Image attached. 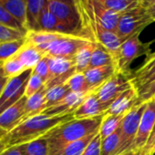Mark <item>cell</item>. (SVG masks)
Returning <instances> with one entry per match:
<instances>
[{
  "mask_svg": "<svg viewBox=\"0 0 155 155\" xmlns=\"http://www.w3.org/2000/svg\"><path fill=\"white\" fill-rule=\"evenodd\" d=\"M74 119L73 114L65 116H48L39 114L29 118L8 132L4 137L8 147L21 145L46 135L56 126Z\"/></svg>",
  "mask_w": 155,
  "mask_h": 155,
  "instance_id": "obj_2",
  "label": "cell"
},
{
  "mask_svg": "<svg viewBox=\"0 0 155 155\" xmlns=\"http://www.w3.org/2000/svg\"><path fill=\"white\" fill-rule=\"evenodd\" d=\"M0 155H23L22 146L16 145V146L8 147Z\"/></svg>",
  "mask_w": 155,
  "mask_h": 155,
  "instance_id": "obj_40",
  "label": "cell"
},
{
  "mask_svg": "<svg viewBox=\"0 0 155 155\" xmlns=\"http://www.w3.org/2000/svg\"><path fill=\"white\" fill-rule=\"evenodd\" d=\"M136 90L140 103L155 99V79Z\"/></svg>",
  "mask_w": 155,
  "mask_h": 155,
  "instance_id": "obj_37",
  "label": "cell"
},
{
  "mask_svg": "<svg viewBox=\"0 0 155 155\" xmlns=\"http://www.w3.org/2000/svg\"><path fill=\"white\" fill-rule=\"evenodd\" d=\"M32 69H27L19 76L9 79L0 96V114L19 101L24 96Z\"/></svg>",
  "mask_w": 155,
  "mask_h": 155,
  "instance_id": "obj_7",
  "label": "cell"
},
{
  "mask_svg": "<svg viewBox=\"0 0 155 155\" xmlns=\"http://www.w3.org/2000/svg\"><path fill=\"white\" fill-rule=\"evenodd\" d=\"M147 10H148L149 14L150 15L151 18L153 19V21L155 22V1L152 4H150V6L147 7Z\"/></svg>",
  "mask_w": 155,
  "mask_h": 155,
  "instance_id": "obj_42",
  "label": "cell"
},
{
  "mask_svg": "<svg viewBox=\"0 0 155 155\" xmlns=\"http://www.w3.org/2000/svg\"><path fill=\"white\" fill-rule=\"evenodd\" d=\"M102 117L72 119L53 128L43 136L48 141L49 155H58L68 144L98 132Z\"/></svg>",
  "mask_w": 155,
  "mask_h": 155,
  "instance_id": "obj_1",
  "label": "cell"
},
{
  "mask_svg": "<svg viewBox=\"0 0 155 155\" xmlns=\"http://www.w3.org/2000/svg\"><path fill=\"white\" fill-rule=\"evenodd\" d=\"M28 33L18 31L0 24V42L14 41L26 38Z\"/></svg>",
  "mask_w": 155,
  "mask_h": 155,
  "instance_id": "obj_35",
  "label": "cell"
},
{
  "mask_svg": "<svg viewBox=\"0 0 155 155\" xmlns=\"http://www.w3.org/2000/svg\"><path fill=\"white\" fill-rule=\"evenodd\" d=\"M150 44L151 42L142 43L140 39V34H136L123 41L115 57L117 71L129 77L131 72L130 64L135 58L142 55H150Z\"/></svg>",
  "mask_w": 155,
  "mask_h": 155,
  "instance_id": "obj_4",
  "label": "cell"
},
{
  "mask_svg": "<svg viewBox=\"0 0 155 155\" xmlns=\"http://www.w3.org/2000/svg\"><path fill=\"white\" fill-rule=\"evenodd\" d=\"M107 111L95 92L89 94L73 112L74 119H90L103 116Z\"/></svg>",
  "mask_w": 155,
  "mask_h": 155,
  "instance_id": "obj_14",
  "label": "cell"
},
{
  "mask_svg": "<svg viewBox=\"0 0 155 155\" xmlns=\"http://www.w3.org/2000/svg\"><path fill=\"white\" fill-rule=\"evenodd\" d=\"M23 155H49L48 141L44 137L21 144Z\"/></svg>",
  "mask_w": 155,
  "mask_h": 155,
  "instance_id": "obj_28",
  "label": "cell"
},
{
  "mask_svg": "<svg viewBox=\"0 0 155 155\" xmlns=\"http://www.w3.org/2000/svg\"><path fill=\"white\" fill-rule=\"evenodd\" d=\"M6 134H7V132H6L5 130H3L0 129V139L4 138V137L6 136Z\"/></svg>",
  "mask_w": 155,
  "mask_h": 155,
  "instance_id": "obj_48",
  "label": "cell"
},
{
  "mask_svg": "<svg viewBox=\"0 0 155 155\" xmlns=\"http://www.w3.org/2000/svg\"><path fill=\"white\" fill-rule=\"evenodd\" d=\"M48 58L49 66V76L45 84L47 89H50L54 86L66 83L69 78L76 73L74 58Z\"/></svg>",
  "mask_w": 155,
  "mask_h": 155,
  "instance_id": "obj_9",
  "label": "cell"
},
{
  "mask_svg": "<svg viewBox=\"0 0 155 155\" xmlns=\"http://www.w3.org/2000/svg\"><path fill=\"white\" fill-rule=\"evenodd\" d=\"M91 41L94 40L82 37L65 35L50 43L44 54L48 57L74 58L78 51Z\"/></svg>",
  "mask_w": 155,
  "mask_h": 155,
  "instance_id": "obj_8",
  "label": "cell"
},
{
  "mask_svg": "<svg viewBox=\"0 0 155 155\" xmlns=\"http://www.w3.org/2000/svg\"><path fill=\"white\" fill-rule=\"evenodd\" d=\"M47 90L48 89L46 88V86H44L38 92L28 98L25 107V115H24L23 121L34 116L39 115L45 110Z\"/></svg>",
  "mask_w": 155,
  "mask_h": 155,
  "instance_id": "obj_20",
  "label": "cell"
},
{
  "mask_svg": "<svg viewBox=\"0 0 155 155\" xmlns=\"http://www.w3.org/2000/svg\"><path fill=\"white\" fill-rule=\"evenodd\" d=\"M8 81H9V79L5 75V73L2 69V67L0 66V96H1V94H2L7 83L8 82Z\"/></svg>",
  "mask_w": 155,
  "mask_h": 155,
  "instance_id": "obj_41",
  "label": "cell"
},
{
  "mask_svg": "<svg viewBox=\"0 0 155 155\" xmlns=\"http://www.w3.org/2000/svg\"><path fill=\"white\" fill-rule=\"evenodd\" d=\"M155 123V99L147 101L146 108L142 114L137 135L131 146V150L141 151L150 139Z\"/></svg>",
  "mask_w": 155,
  "mask_h": 155,
  "instance_id": "obj_10",
  "label": "cell"
},
{
  "mask_svg": "<svg viewBox=\"0 0 155 155\" xmlns=\"http://www.w3.org/2000/svg\"><path fill=\"white\" fill-rule=\"evenodd\" d=\"M70 90L67 83H62L57 86H54L47 90L46 92V101H45V110L56 105L61 100H63L68 93Z\"/></svg>",
  "mask_w": 155,
  "mask_h": 155,
  "instance_id": "obj_26",
  "label": "cell"
},
{
  "mask_svg": "<svg viewBox=\"0 0 155 155\" xmlns=\"http://www.w3.org/2000/svg\"><path fill=\"white\" fill-rule=\"evenodd\" d=\"M0 24L18 31H22L25 33L28 32L26 27L1 5H0Z\"/></svg>",
  "mask_w": 155,
  "mask_h": 155,
  "instance_id": "obj_33",
  "label": "cell"
},
{
  "mask_svg": "<svg viewBox=\"0 0 155 155\" xmlns=\"http://www.w3.org/2000/svg\"><path fill=\"white\" fill-rule=\"evenodd\" d=\"M104 7L109 8L110 10H112L117 13H123L125 11H128L130 9H132L134 8H137L138 6L141 5V2H136V3H128L123 0H98Z\"/></svg>",
  "mask_w": 155,
  "mask_h": 155,
  "instance_id": "obj_34",
  "label": "cell"
},
{
  "mask_svg": "<svg viewBox=\"0 0 155 155\" xmlns=\"http://www.w3.org/2000/svg\"><path fill=\"white\" fill-rule=\"evenodd\" d=\"M27 7V28L34 31L42 10L46 8L47 0H25Z\"/></svg>",
  "mask_w": 155,
  "mask_h": 155,
  "instance_id": "obj_21",
  "label": "cell"
},
{
  "mask_svg": "<svg viewBox=\"0 0 155 155\" xmlns=\"http://www.w3.org/2000/svg\"><path fill=\"white\" fill-rule=\"evenodd\" d=\"M123 1L128 2V3H136V2H141L142 3V0H123Z\"/></svg>",
  "mask_w": 155,
  "mask_h": 155,
  "instance_id": "obj_47",
  "label": "cell"
},
{
  "mask_svg": "<svg viewBox=\"0 0 155 155\" xmlns=\"http://www.w3.org/2000/svg\"><path fill=\"white\" fill-rule=\"evenodd\" d=\"M7 148H8V144H7L5 139L4 138L0 139V154H1Z\"/></svg>",
  "mask_w": 155,
  "mask_h": 155,
  "instance_id": "obj_43",
  "label": "cell"
},
{
  "mask_svg": "<svg viewBox=\"0 0 155 155\" xmlns=\"http://www.w3.org/2000/svg\"><path fill=\"white\" fill-rule=\"evenodd\" d=\"M152 22L154 21L149 14L147 8L141 4L121 14L116 33L122 41H125L136 34H140Z\"/></svg>",
  "mask_w": 155,
  "mask_h": 155,
  "instance_id": "obj_3",
  "label": "cell"
},
{
  "mask_svg": "<svg viewBox=\"0 0 155 155\" xmlns=\"http://www.w3.org/2000/svg\"><path fill=\"white\" fill-rule=\"evenodd\" d=\"M125 115H109L104 114L102 117V121L99 130V134L101 140L113 134L121 125Z\"/></svg>",
  "mask_w": 155,
  "mask_h": 155,
  "instance_id": "obj_24",
  "label": "cell"
},
{
  "mask_svg": "<svg viewBox=\"0 0 155 155\" xmlns=\"http://www.w3.org/2000/svg\"><path fill=\"white\" fill-rule=\"evenodd\" d=\"M101 139L98 132V134L90 141L82 155H101Z\"/></svg>",
  "mask_w": 155,
  "mask_h": 155,
  "instance_id": "obj_39",
  "label": "cell"
},
{
  "mask_svg": "<svg viewBox=\"0 0 155 155\" xmlns=\"http://www.w3.org/2000/svg\"><path fill=\"white\" fill-rule=\"evenodd\" d=\"M153 134H155V123H154V127H153V130H152L151 135H153ZM151 135H150V136H151Z\"/></svg>",
  "mask_w": 155,
  "mask_h": 155,
  "instance_id": "obj_50",
  "label": "cell"
},
{
  "mask_svg": "<svg viewBox=\"0 0 155 155\" xmlns=\"http://www.w3.org/2000/svg\"><path fill=\"white\" fill-rule=\"evenodd\" d=\"M153 42H155V38H154V39H153V40L151 41V43H153Z\"/></svg>",
  "mask_w": 155,
  "mask_h": 155,
  "instance_id": "obj_51",
  "label": "cell"
},
{
  "mask_svg": "<svg viewBox=\"0 0 155 155\" xmlns=\"http://www.w3.org/2000/svg\"><path fill=\"white\" fill-rule=\"evenodd\" d=\"M1 67L5 75L8 79H12V78L19 76L20 74L27 70L22 62L18 59V58L16 55L8 58V60L4 61Z\"/></svg>",
  "mask_w": 155,
  "mask_h": 155,
  "instance_id": "obj_32",
  "label": "cell"
},
{
  "mask_svg": "<svg viewBox=\"0 0 155 155\" xmlns=\"http://www.w3.org/2000/svg\"><path fill=\"white\" fill-rule=\"evenodd\" d=\"M98 132L91 134L83 139H81L79 140H76V141L68 144L58 155H82L86 147L90 143V141L98 134Z\"/></svg>",
  "mask_w": 155,
  "mask_h": 155,
  "instance_id": "obj_30",
  "label": "cell"
},
{
  "mask_svg": "<svg viewBox=\"0 0 155 155\" xmlns=\"http://www.w3.org/2000/svg\"><path fill=\"white\" fill-rule=\"evenodd\" d=\"M65 35L66 34L46 31H28L26 36V41L37 47L44 54L46 48L50 43L60 38Z\"/></svg>",
  "mask_w": 155,
  "mask_h": 155,
  "instance_id": "obj_18",
  "label": "cell"
},
{
  "mask_svg": "<svg viewBox=\"0 0 155 155\" xmlns=\"http://www.w3.org/2000/svg\"><path fill=\"white\" fill-rule=\"evenodd\" d=\"M96 41H91L82 47L74 57L76 72L84 73L90 67L92 52L95 48Z\"/></svg>",
  "mask_w": 155,
  "mask_h": 155,
  "instance_id": "obj_22",
  "label": "cell"
},
{
  "mask_svg": "<svg viewBox=\"0 0 155 155\" xmlns=\"http://www.w3.org/2000/svg\"><path fill=\"white\" fill-rule=\"evenodd\" d=\"M27 100L28 98L24 96L19 101L0 114V129L8 133L23 122Z\"/></svg>",
  "mask_w": 155,
  "mask_h": 155,
  "instance_id": "obj_12",
  "label": "cell"
},
{
  "mask_svg": "<svg viewBox=\"0 0 155 155\" xmlns=\"http://www.w3.org/2000/svg\"><path fill=\"white\" fill-rule=\"evenodd\" d=\"M146 105L147 102L140 103L124 116L120 125V142L116 155H123L130 151Z\"/></svg>",
  "mask_w": 155,
  "mask_h": 155,
  "instance_id": "obj_5",
  "label": "cell"
},
{
  "mask_svg": "<svg viewBox=\"0 0 155 155\" xmlns=\"http://www.w3.org/2000/svg\"><path fill=\"white\" fill-rule=\"evenodd\" d=\"M132 87L133 85L127 75L116 72L110 79H109L95 91V93L108 110L111 103L121 93Z\"/></svg>",
  "mask_w": 155,
  "mask_h": 155,
  "instance_id": "obj_6",
  "label": "cell"
},
{
  "mask_svg": "<svg viewBox=\"0 0 155 155\" xmlns=\"http://www.w3.org/2000/svg\"><path fill=\"white\" fill-rule=\"evenodd\" d=\"M0 5L16 17L27 28V7L25 0H0Z\"/></svg>",
  "mask_w": 155,
  "mask_h": 155,
  "instance_id": "obj_25",
  "label": "cell"
},
{
  "mask_svg": "<svg viewBox=\"0 0 155 155\" xmlns=\"http://www.w3.org/2000/svg\"><path fill=\"white\" fill-rule=\"evenodd\" d=\"M22 62L26 69H33L45 55L34 45L26 41L25 45L16 55Z\"/></svg>",
  "mask_w": 155,
  "mask_h": 155,
  "instance_id": "obj_19",
  "label": "cell"
},
{
  "mask_svg": "<svg viewBox=\"0 0 155 155\" xmlns=\"http://www.w3.org/2000/svg\"><path fill=\"white\" fill-rule=\"evenodd\" d=\"M120 142V127L113 134L101 140V155H116Z\"/></svg>",
  "mask_w": 155,
  "mask_h": 155,
  "instance_id": "obj_31",
  "label": "cell"
},
{
  "mask_svg": "<svg viewBox=\"0 0 155 155\" xmlns=\"http://www.w3.org/2000/svg\"><path fill=\"white\" fill-rule=\"evenodd\" d=\"M154 1H155V0H142V3H143V5L147 8L148 6H150V4H152Z\"/></svg>",
  "mask_w": 155,
  "mask_h": 155,
  "instance_id": "obj_44",
  "label": "cell"
},
{
  "mask_svg": "<svg viewBox=\"0 0 155 155\" xmlns=\"http://www.w3.org/2000/svg\"><path fill=\"white\" fill-rule=\"evenodd\" d=\"M154 154H155V146H154V147H153L146 155H154Z\"/></svg>",
  "mask_w": 155,
  "mask_h": 155,
  "instance_id": "obj_49",
  "label": "cell"
},
{
  "mask_svg": "<svg viewBox=\"0 0 155 155\" xmlns=\"http://www.w3.org/2000/svg\"><path fill=\"white\" fill-rule=\"evenodd\" d=\"M116 72L118 71L114 65H108L100 68H89L84 72V76L90 88L93 91H96Z\"/></svg>",
  "mask_w": 155,
  "mask_h": 155,
  "instance_id": "obj_16",
  "label": "cell"
},
{
  "mask_svg": "<svg viewBox=\"0 0 155 155\" xmlns=\"http://www.w3.org/2000/svg\"><path fill=\"white\" fill-rule=\"evenodd\" d=\"M26 43V38L14 41L0 42V66L8 58L17 55Z\"/></svg>",
  "mask_w": 155,
  "mask_h": 155,
  "instance_id": "obj_27",
  "label": "cell"
},
{
  "mask_svg": "<svg viewBox=\"0 0 155 155\" xmlns=\"http://www.w3.org/2000/svg\"><path fill=\"white\" fill-rule=\"evenodd\" d=\"M137 90L132 87L121 93L110 106L105 114L109 115H126L136 105L140 104Z\"/></svg>",
  "mask_w": 155,
  "mask_h": 155,
  "instance_id": "obj_15",
  "label": "cell"
},
{
  "mask_svg": "<svg viewBox=\"0 0 155 155\" xmlns=\"http://www.w3.org/2000/svg\"><path fill=\"white\" fill-rule=\"evenodd\" d=\"M34 31H46V32H54V33H61L66 35H71L68 28L61 23L48 8H46L42 10L36 29ZM73 36V35H71Z\"/></svg>",
  "mask_w": 155,
  "mask_h": 155,
  "instance_id": "obj_17",
  "label": "cell"
},
{
  "mask_svg": "<svg viewBox=\"0 0 155 155\" xmlns=\"http://www.w3.org/2000/svg\"><path fill=\"white\" fill-rule=\"evenodd\" d=\"M44 86H45V82L43 81V80L40 77H38V75H36L32 72L29 80L28 81L27 87H26L25 96L27 98L31 97L32 95L38 92Z\"/></svg>",
  "mask_w": 155,
  "mask_h": 155,
  "instance_id": "obj_36",
  "label": "cell"
},
{
  "mask_svg": "<svg viewBox=\"0 0 155 155\" xmlns=\"http://www.w3.org/2000/svg\"><path fill=\"white\" fill-rule=\"evenodd\" d=\"M108 65H114L116 67L114 56L102 45L96 42V46L92 52L89 68H100V67L108 66Z\"/></svg>",
  "mask_w": 155,
  "mask_h": 155,
  "instance_id": "obj_23",
  "label": "cell"
},
{
  "mask_svg": "<svg viewBox=\"0 0 155 155\" xmlns=\"http://www.w3.org/2000/svg\"><path fill=\"white\" fill-rule=\"evenodd\" d=\"M123 155H141V151H135V150H131L128 153H125Z\"/></svg>",
  "mask_w": 155,
  "mask_h": 155,
  "instance_id": "obj_46",
  "label": "cell"
},
{
  "mask_svg": "<svg viewBox=\"0 0 155 155\" xmlns=\"http://www.w3.org/2000/svg\"><path fill=\"white\" fill-rule=\"evenodd\" d=\"M48 2H51V1H62V2H67V3H76L75 0H47Z\"/></svg>",
  "mask_w": 155,
  "mask_h": 155,
  "instance_id": "obj_45",
  "label": "cell"
},
{
  "mask_svg": "<svg viewBox=\"0 0 155 155\" xmlns=\"http://www.w3.org/2000/svg\"><path fill=\"white\" fill-rule=\"evenodd\" d=\"M129 79L135 89H138L155 79V52L148 55L144 63L140 68L131 70Z\"/></svg>",
  "mask_w": 155,
  "mask_h": 155,
  "instance_id": "obj_13",
  "label": "cell"
},
{
  "mask_svg": "<svg viewBox=\"0 0 155 155\" xmlns=\"http://www.w3.org/2000/svg\"><path fill=\"white\" fill-rule=\"evenodd\" d=\"M89 94L91 93H78L70 91L56 105L45 110L42 114L48 116H65L73 114L76 109L82 103V101Z\"/></svg>",
  "mask_w": 155,
  "mask_h": 155,
  "instance_id": "obj_11",
  "label": "cell"
},
{
  "mask_svg": "<svg viewBox=\"0 0 155 155\" xmlns=\"http://www.w3.org/2000/svg\"><path fill=\"white\" fill-rule=\"evenodd\" d=\"M66 83L68 84L70 91H72V92H78V93L95 92L90 88V86L86 81V78L84 76V73L76 72L69 78Z\"/></svg>",
  "mask_w": 155,
  "mask_h": 155,
  "instance_id": "obj_29",
  "label": "cell"
},
{
  "mask_svg": "<svg viewBox=\"0 0 155 155\" xmlns=\"http://www.w3.org/2000/svg\"><path fill=\"white\" fill-rule=\"evenodd\" d=\"M32 72L38 77H40L43 80V81L47 82L48 76H49V66H48V58L45 56L38 63V65L32 69Z\"/></svg>",
  "mask_w": 155,
  "mask_h": 155,
  "instance_id": "obj_38",
  "label": "cell"
}]
</instances>
